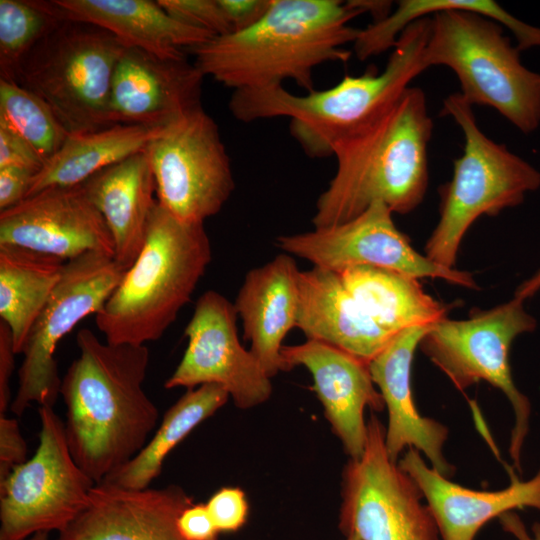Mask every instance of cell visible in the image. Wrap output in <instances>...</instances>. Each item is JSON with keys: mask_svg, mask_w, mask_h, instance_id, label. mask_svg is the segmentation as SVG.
<instances>
[{"mask_svg": "<svg viewBox=\"0 0 540 540\" xmlns=\"http://www.w3.org/2000/svg\"><path fill=\"white\" fill-rule=\"evenodd\" d=\"M158 4L177 21L211 33L214 36L231 34L230 25L218 0H157Z\"/></svg>", "mask_w": 540, "mask_h": 540, "instance_id": "cell-32", "label": "cell"}, {"mask_svg": "<svg viewBox=\"0 0 540 540\" xmlns=\"http://www.w3.org/2000/svg\"><path fill=\"white\" fill-rule=\"evenodd\" d=\"M345 537H346L345 540H361L358 536H356L354 534H349V535H347Z\"/></svg>", "mask_w": 540, "mask_h": 540, "instance_id": "cell-42", "label": "cell"}, {"mask_svg": "<svg viewBox=\"0 0 540 540\" xmlns=\"http://www.w3.org/2000/svg\"><path fill=\"white\" fill-rule=\"evenodd\" d=\"M206 507L218 532H235L246 523L248 502L238 487L221 488L210 497Z\"/></svg>", "mask_w": 540, "mask_h": 540, "instance_id": "cell-33", "label": "cell"}, {"mask_svg": "<svg viewBox=\"0 0 540 540\" xmlns=\"http://www.w3.org/2000/svg\"><path fill=\"white\" fill-rule=\"evenodd\" d=\"M211 259L204 224L181 221L157 202L139 256L95 315L105 341L140 346L160 339Z\"/></svg>", "mask_w": 540, "mask_h": 540, "instance_id": "cell-6", "label": "cell"}, {"mask_svg": "<svg viewBox=\"0 0 540 540\" xmlns=\"http://www.w3.org/2000/svg\"><path fill=\"white\" fill-rule=\"evenodd\" d=\"M502 529L511 534L516 540H540V523H534L531 534L526 530V526L521 518L514 512H506L499 517Z\"/></svg>", "mask_w": 540, "mask_h": 540, "instance_id": "cell-40", "label": "cell"}, {"mask_svg": "<svg viewBox=\"0 0 540 540\" xmlns=\"http://www.w3.org/2000/svg\"><path fill=\"white\" fill-rule=\"evenodd\" d=\"M44 163L37 151L0 119V168L19 167L38 173Z\"/></svg>", "mask_w": 540, "mask_h": 540, "instance_id": "cell-34", "label": "cell"}, {"mask_svg": "<svg viewBox=\"0 0 540 540\" xmlns=\"http://www.w3.org/2000/svg\"><path fill=\"white\" fill-rule=\"evenodd\" d=\"M230 398L217 384L188 389L165 413L144 448L102 482L128 489H145L162 470L167 455L201 422L212 416Z\"/></svg>", "mask_w": 540, "mask_h": 540, "instance_id": "cell-29", "label": "cell"}, {"mask_svg": "<svg viewBox=\"0 0 540 540\" xmlns=\"http://www.w3.org/2000/svg\"><path fill=\"white\" fill-rule=\"evenodd\" d=\"M82 185L109 228L114 260L128 270L144 246L157 204L156 181L146 151L99 171Z\"/></svg>", "mask_w": 540, "mask_h": 540, "instance_id": "cell-25", "label": "cell"}, {"mask_svg": "<svg viewBox=\"0 0 540 540\" xmlns=\"http://www.w3.org/2000/svg\"><path fill=\"white\" fill-rule=\"evenodd\" d=\"M27 460V445L16 419L0 415V483Z\"/></svg>", "mask_w": 540, "mask_h": 540, "instance_id": "cell-35", "label": "cell"}, {"mask_svg": "<svg viewBox=\"0 0 540 540\" xmlns=\"http://www.w3.org/2000/svg\"><path fill=\"white\" fill-rule=\"evenodd\" d=\"M35 174L19 167L0 168V211L17 205L27 197Z\"/></svg>", "mask_w": 540, "mask_h": 540, "instance_id": "cell-37", "label": "cell"}, {"mask_svg": "<svg viewBox=\"0 0 540 540\" xmlns=\"http://www.w3.org/2000/svg\"><path fill=\"white\" fill-rule=\"evenodd\" d=\"M399 467L417 484L437 524L441 540H474L489 521L520 508L540 511V470L531 479L513 478L497 491H478L449 480L409 448Z\"/></svg>", "mask_w": 540, "mask_h": 540, "instance_id": "cell-21", "label": "cell"}, {"mask_svg": "<svg viewBox=\"0 0 540 540\" xmlns=\"http://www.w3.org/2000/svg\"><path fill=\"white\" fill-rule=\"evenodd\" d=\"M296 327L307 338L369 362L396 334L379 327L357 304L337 272L314 267L300 271Z\"/></svg>", "mask_w": 540, "mask_h": 540, "instance_id": "cell-24", "label": "cell"}, {"mask_svg": "<svg viewBox=\"0 0 540 540\" xmlns=\"http://www.w3.org/2000/svg\"><path fill=\"white\" fill-rule=\"evenodd\" d=\"M429 31L430 17L407 26L380 73L369 69L361 75H346L331 88L301 96L283 86L235 90L229 110L245 123L287 117L290 134L308 157L332 156L338 142L381 116L426 70L423 52Z\"/></svg>", "mask_w": 540, "mask_h": 540, "instance_id": "cell-5", "label": "cell"}, {"mask_svg": "<svg viewBox=\"0 0 540 540\" xmlns=\"http://www.w3.org/2000/svg\"><path fill=\"white\" fill-rule=\"evenodd\" d=\"M15 349L11 331L0 320V415L11 405L10 378L15 367Z\"/></svg>", "mask_w": 540, "mask_h": 540, "instance_id": "cell-39", "label": "cell"}, {"mask_svg": "<svg viewBox=\"0 0 540 540\" xmlns=\"http://www.w3.org/2000/svg\"><path fill=\"white\" fill-rule=\"evenodd\" d=\"M540 290V268L528 279L518 285L514 297L526 300L532 297Z\"/></svg>", "mask_w": 540, "mask_h": 540, "instance_id": "cell-41", "label": "cell"}, {"mask_svg": "<svg viewBox=\"0 0 540 540\" xmlns=\"http://www.w3.org/2000/svg\"><path fill=\"white\" fill-rule=\"evenodd\" d=\"M193 504L177 485L128 489L95 484L88 504L56 540H186L177 521Z\"/></svg>", "mask_w": 540, "mask_h": 540, "instance_id": "cell-19", "label": "cell"}, {"mask_svg": "<svg viewBox=\"0 0 540 540\" xmlns=\"http://www.w3.org/2000/svg\"><path fill=\"white\" fill-rule=\"evenodd\" d=\"M41 6L60 20L102 28L126 47L163 59H183L189 51L214 37L170 16L150 0H50Z\"/></svg>", "mask_w": 540, "mask_h": 540, "instance_id": "cell-22", "label": "cell"}, {"mask_svg": "<svg viewBox=\"0 0 540 540\" xmlns=\"http://www.w3.org/2000/svg\"><path fill=\"white\" fill-rule=\"evenodd\" d=\"M125 272L113 257L100 252L66 262L60 281L25 341L18 387L10 405L15 415L22 416L33 402L54 406L62 380L55 359L58 343L82 319L102 309Z\"/></svg>", "mask_w": 540, "mask_h": 540, "instance_id": "cell-12", "label": "cell"}, {"mask_svg": "<svg viewBox=\"0 0 540 540\" xmlns=\"http://www.w3.org/2000/svg\"><path fill=\"white\" fill-rule=\"evenodd\" d=\"M536 319L513 298L489 310H475L464 320L435 323L419 347L459 390L485 381L505 394L515 415L509 453L521 469V451L529 430L531 406L512 378L509 350L514 339L532 332Z\"/></svg>", "mask_w": 540, "mask_h": 540, "instance_id": "cell-9", "label": "cell"}, {"mask_svg": "<svg viewBox=\"0 0 540 540\" xmlns=\"http://www.w3.org/2000/svg\"><path fill=\"white\" fill-rule=\"evenodd\" d=\"M60 21L38 0H0V78L16 82L24 59Z\"/></svg>", "mask_w": 540, "mask_h": 540, "instance_id": "cell-31", "label": "cell"}, {"mask_svg": "<svg viewBox=\"0 0 540 540\" xmlns=\"http://www.w3.org/2000/svg\"><path fill=\"white\" fill-rule=\"evenodd\" d=\"M299 272L291 255L279 254L247 272L233 303L249 350L270 378L287 371L282 342L297 323Z\"/></svg>", "mask_w": 540, "mask_h": 540, "instance_id": "cell-23", "label": "cell"}, {"mask_svg": "<svg viewBox=\"0 0 540 540\" xmlns=\"http://www.w3.org/2000/svg\"><path fill=\"white\" fill-rule=\"evenodd\" d=\"M38 412L36 452L0 483V538L5 540L64 531L85 509L95 485L75 462L53 407L39 406Z\"/></svg>", "mask_w": 540, "mask_h": 540, "instance_id": "cell-10", "label": "cell"}, {"mask_svg": "<svg viewBox=\"0 0 540 540\" xmlns=\"http://www.w3.org/2000/svg\"><path fill=\"white\" fill-rule=\"evenodd\" d=\"M0 119L24 138L46 162L62 146L68 132L51 107L14 81L0 78Z\"/></svg>", "mask_w": 540, "mask_h": 540, "instance_id": "cell-30", "label": "cell"}, {"mask_svg": "<svg viewBox=\"0 0 540 540\" xmlns=\"http://www.w3.org/2000/svg\"><path fill=\"white\" fill-rule=\"evenodd\" d=\"M443 113L460 127L464 146L453 162L452 178L439 189V219L425 253L433 262L454 268L461 241L476 219L520 205L540 187V171L486 136L460 93L444 100Z\"/></svg>", "mask_w": 540, "mask_h": 540, "instance_id": "cell-7", "label": "cell"}, {"mask_svg": "<svg viewBox=\"0 0 540 540\" xmlns=\"http://www.w3.org/2000/svg\"><path fill=\"white\" fill-rule=\"evenodd\" d=\"M237 316L233 303L222 294L213 290L203 293L185 328L187 348L164 387L192 389L217 384L240 409L266 402L272 394L271 378L241 344Z\"/></svg>", "mask_w": 540, "mask_h": 540, "instance_id": "cell-15", "label": "cell"}, {"mask_svg": "<svg viewBox=\"0 0 540 540\" xmlns=\"http://www.w3.org/2000/svg\"><path fill=\"white\" fill-rule=\"evenodd\" d=\"M363 14L354 0H271L252 27L214 36L191 50L204 76L234 90L282 86L294 81L314 90V69L347 62L361 28L350 22Z\"/></svg>", "mask_w": 540, "mask_h": 540, "instance_id": "cell-3", "label": "cell"}, {"mask_svg": "<svg viewBox=\"0 0 540 540\" xmlns=\"http://www.w3.org/2000/svg\"><path fill=\"white\" fill-rule=\"evenodd\" d=\"M0 244L65 261L89 252L114 258L109 228L82 184L43 189L0 211Z\"/></svg>", "mask_w": 540, "mask_h": 540, "instance_id": "cell-16", "label": "cell"}, {"mask_svg": "<svg viewBox=\"0 0 540 540\" xmlns=\"http://www.w3.org/2000/svg\"><path fill=\"white\" fill-rule=\"evenodd\" d=\"M76 343L79 356L60 387L65 434L75 462L98 484L144 448L159 411L143 388L146 345L102 342L87 328Z\"/></svg>", "mask_w": 540, "mask_h": 540, "instance_id": "cell-2", "label": "cell"}, {"mask_svg": "<svg viewBox=\"0 0 540 540\" xmlns=\"http://www.w3.org/2000/svg\"><path fill=\"white\" fill-rule=\"evenodd\" d=\"M385 431L371 414L363 454L344 467L340 530L361 540H441L419 487L390 458Z\"/></svg>", "mask_w": 540, "mask_h": 540, "instance_id": "cell-11", "label": "cell"}, {"mask_svg": "<svg viewBox=\"0 0 540 540\" xmlns=\"http://www.w3.org/2000/svg\"><path fill=\"white\" fill-rule=\"evenodd\" d=\"M433 121L422 89L409 87L381 116L338 142L335 175L320 194L314 228L349 221L381 201L407 214L428 186V145Z\"/></svg>", "mask_w": 540, "mask_h": 540, "instance_id": "cell-4", "label": "cell"}, {"mask_svg": "<svg viewBox=\"0 0 540 540\" xmlns=\"http://www.w3.org/2000/svg\"><path fill=\"white\" fill-rule=\"evenodd\" d=\"M203 73L183 59H163L127 48L110 91L112 125L165 127L201 105Z\"/></svg>", "mask_w": 540, "mask_h": 540, "instance_id": "cell-17", "label": "cell"}, {"mask_svg": "<svg viewBox=\"0 0 540 540\" xmlns=\"http://www.w3.org/2000/svg\"><path fill=\"white\" fill-rule=\"evenodd\" d=\"M178 529L186 540H217L218 530L206 504H192L179 516Z\"/></svg>", "mask_w": 540, "mask_h": 540, "instance_id": "cell-38", "label": "cell"}, {"mask_svg": "<svg viewBox=\"0 0 540 540\" xmlns=\"http://www.w3.org/2000/svg\"><path fill=\"white\" fill-rule=\"evenodd\" d=\"M338 274L360 308L391 334L431 326L446 318L447 307L427 294L414 277L369 265L346 268Z\"/></svg>", "mask_w": 540, "mask_h": 540, "instance_id": "cell-26", "label": "cell"}, {"mask_svg": "<svg viewBox=\"0 0 540 540\" xmlns=\"http://www.w3.org/2000/svg\"><path fill=\"white\" fill-rule=\"evenodd\" d=\"M430 17L423 62L457 76L470 105L489 106L520 132L540 126V73L520 52L540 48V27L516 18L493 0H401L385 18L362 28L358 48L367 57L395 46L416 20Z\"/></svg>", "mask_w": 540, "mask_h": 540, "instance_id": "cell-1", "label": "cell"}, {"mask_svg": "<svg viewBox=\"0 0 540 540\" xmlns=\"http://www.w3.org/2000/svg\"><path fill=\"white\" fill-rule=\"evenodd\" d=\"M431 326H417L397 333L369 362V371L388 411L385 445L390 458L398 462L404 448L423 453L431 467L450 478L455 468L445 458L448 428L422 416L413 401L411 366L416 348Z\"/></svg>", "mask_w": 540, "mask_h": 540, "instance_id": "cell-20", "label": "cell"}, {"mask_svg": "<svg viewBox=\"0 0 540 540\" xmlns=\"http://www.w3.org/2000/svg\"><path fill=\"white\" fill-rule=\"evenodd\" d=\"M145 151L157 202L181 221L204 224L234 191L231 161L218 126L201 105L168 125Z\"/></svg>", "mask_w": 540, "mask_h": 540, "instance_id": "cell-13", "label": "cell"}, {"mask_svg": "<svg viewBox=\"0 0 540 540\" xmlns=\"http://www.w3.org/2000/svg\"><path fill=\"white\" fill-rule=\"evenodd\" d=\"M230 25L231 33L252 27L267 12L271 0H218Z\"/></svg>", "mask_w": 540, "mask_h": 540, "instance_id": "cell-36", "label": "cell"}, {"mask_svg": "<svg viewBox=\"0 0 540 540\" xmlns=\"http://www.w3.org/2000/svg\"><path fill=\"white\" fill-rule=\"evenodd\" d=\"M94 25L61 20L24 59L17 83L42 98L68 134L113 126L112 77L127 49Z\"/></svg>", "mask_w": 540, "mask_h": 540, "instance_id": "cell-8", "label": "cell"}, {"mask_svg": "<svg viewBox=\"0 0 540 540\" xmlns=\"http://www.w3.org/2000/svg\"><path fill=\"white\" fill-rule=\"evenodd\" d=\"M166 128L119 124L68 134L60 149L34 175L27 197L49 187L80 185L99 171L146 150Z\"/></svg>", "mask_w": 540, "mask_h": 540, "instance_id": "cell-27", "label": "cell"}, {"mask_svg": "<svg viewBox=\"0 0 540 540\" xmlns=\"http://www.w3.org/2000/svg\"><path fill=\"white\" fill-rule=\"evenodd\" d=\"M392 214L387 205L376 201L349 221L279 236L276 246L284 253L311 262L314 267L337 273L346 268L369 265L416 279L439 278L478 289L471 273L444 267L417 252L409 238L396 227Z\"/></svg>", "mask_w": 540, "mask_h": 540, "instance_id": "cell-14", "label": "cell"}, {"mask_svg": "<svg viewBox=\"0 0 540 540\" xmlns=\"http://www.w3.org/2000/svg\"><path fill=\"white\" fill-rule=\"evenodd\" d=\"M65 260L0 244V320L9 327L16 354L60 281Z\"/></svg>", "mask_w": 540, "mask_h": 540, "instance_id": "cell-28", "label": "cell"}, {"mask_svg": "<svg viewBox=\"0 0 540 540\" xmlns=\"http://www.w3.org/2000/svg\"><path fill=\"white\" fill-rule=\"evenodd\" d=\"M287 371L304 366L312 375L313 390L320 400L333 433L350 459L364 451L367 421L364 411H382L383 398L374 384L369 364L326 343L306 340L281 351Z\"/></svg>", "mask_w": 540, "mask_h": 540, "instance_id": "cell-18", "label": "cell"}]
</instances>
